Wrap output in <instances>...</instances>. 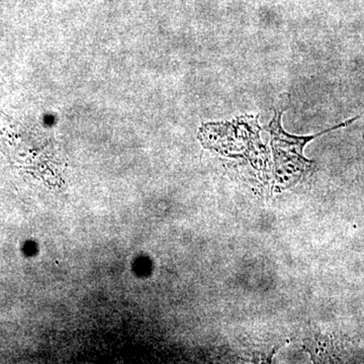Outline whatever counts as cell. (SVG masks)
<instances>
[{
  "label": "cell",
  "instance_id": "obj_1",
  "mask_svg": "<svg viewBox=\"0 0 364 364\" xmlns=\"http://www.w3.org/2000/svg\"><path fill=\"white\" fill-rule=\"evenodd\" d=\"M282 112H274V117L272 121L268 124L267 130L269 132L270 136H272V146L273 152H274V157H279L282 155L284 157H294L299 163L303 165H306L310 163L309 160H306L304 157L303 151L306 144L314 139L324 135L328 132L337 130L339 128H343L347 124L353 123L354 121L358 119L359 117H353V119H349V121L345 122L338 124V126L333 127L331 129L321 132L317 135L310 136H296L293 135H289L286 131L282 129Z\"/></svg>",
  "mask_w": 364,
  "mask_h": 364
}]
</instances>
